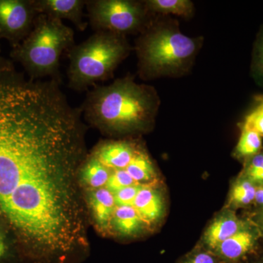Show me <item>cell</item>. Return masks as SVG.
Listing matches in <instances>:
<instances>
[{
  "label": "cell",
  "instance_id": "cell-15",
  "mask_svg": "<svg viewBox=\"0 0 263 263\" xmlns=\"http://www.w3.org/2000/svg\"><path fill=\"white\" fill-rule=\"evenodd\" d=\"M126 171L138 184H155L157 179V170L153 161L141 143Z\"/></svg>",
  "mask_w": 263,
  "mask_h": 263
},
{
  "label": "cell",
  "instance_id": "cell-3",
  "mask_svg": "<svg viewBox=\"0 0 263 263\" xmlns=\"http://www.w3.org/2000/svg\"><path fill=\"white\" fill-rule=\"evenodd\" d=\"M203 37L181 32L176 19L153 15L135 41L137 71L143 81L181 78L191 72L203 45Z\"/></svg>",
  "mask_w": 263,
  "mask_h": 263
},
{
  "label": "cell",
  "instance_id": "cell-6",
  "mask_svg": "<svg viewBox=\"0 0 263 263\" xmlns=\"http://www.w3.org/2000/svg\"><path fill=\"white\" fill-rule=\"evenodd\" d=\"M86 9L95 32L105 31L124 36L138 35L153 15L144 0H86Z\"/></svg>",
  "mask_w": 263,
  "mask_h": 263
},
{
  "label": "cell",
  "instance_id": "cell-13",
  "mask_svg": "<svg viewBox=\"0 0 263 263\" xmlns=\"http://www.w3.org/2000/svg\"><path fill=\"white\" fill-rule=\"evenodd\" d=\"M89 205L99 229L108 230L117 208L113 193L105 187L95 190L89 195Z\"/></svg>",
  "mask_w": 263,
  "mask_h": 263
},
{
  "label": "cell",
  "instance_id": "cell-18",
  "mask_svg": "<svg viewBox=\"0 0 263 263\" xmlns=\"http://www.w3.org/2000/svg\"><path fill=\"white\" fill-rule=\"evenodd\" d=\"M256 189L254 183L239 175L230 189L226 209L235 211L254 204Z\"/></svg>",
  "mask_w": 263,
  "mask_h": 263
},
{
  "label": "cell",
  "instance_id": "cell-22",
  "mask_svg": "<svg viewBox=\"0 0 263 263\" xmlns=\"http://www.w3.org/2000/svg\"><path fill=\"white\" fill-rule=\"evenodd\" d=\"M240 176L252 181L256 186L263 184V148L257 155L243 162Z\"/></svg>",
  "mask_w": 263,
  "mask_h": 263
},
{
  "label": "cell",
  "instance_id": "cell-10",
  "mask_svg": "<svg viewBox=\"0 0 263 263\" xmlns=\"http://www.w3.org/2000/svg\"><path fill=\"white\" fill-rule=\"evenodd\" d=\"M139 143L130 140L103 141L91 154L109 169H126L134 157Z\"/></svg>",
  "mask_w": 263,
  "mask_h": 263
},
{
  "label": "cell",
  "instance_id": "cell-7",
  "mask_svg": "<svg viewBox=\"0 0 263 263\" xmlns=\"http://www.w3.org/2000/svg\"><path fill=\"white\" fill-rule=\"evenodd\" d=\"M38 15L34 0H0V39L16 47L32 30Z\"/></svg>",
  "mask_w": 263,
  "mask_h": 263
},
{
  "label": "cell",
  "instance_id": "cell-12",
  "mask_svg": "<svg viewBox=\"0 0 263 263\" xmlns=\"http://www.w3.org/2000/svg\"><path fill=\"white\" fill-rule=\"evenodd\" d=\"M133 206L148 226L162 220L165 211L163 195L155 184L142 185Z\"/></svg>",
  "mask_w": 263,
  "mask_h": 263
},
{
  "label": "cell",
  "instance_id": "cell-29",
  "mask_svg": "<svg viewBox=\"0 0 263 263\" xmlns=\"http://www.w3.org/2000/svg\"><path fill=\"white\" fill-rule=\"evenodd\" d=\"M1 40V39H0ZM0 53H1V46H0ZM5 59L3 58V57H0V66L2 65V64L3 63V62L5 61Z\"/></svg>",
  "mask_w": 263,
  "mask_h": 263
},
{
  "label": "cell",
  "instance_id": "cell-20",
  "mask_svg": "<svg viewBox=\"0 0 263 263\" xmlns=\"http://www.w3.org/2000/svg\"><path fill=\"white\" fill-rule=\"evenodd\" d=\"M262 137L250 129L240 127V136L235 146L233 156L243 162L262 149Z\"/></svg>",
  "mask_w": 263,
  "mask_h": 263
},
{
  "label": "cell",
  "instance_id": "cell-24",
  "mask_svg": "<svg viewBox=\"0 0 263 263\" xmlns=\"http://www.w3.org/2000/svg\"><path fill=\"white\" fill-rule=\"evenodd\" d=\"M258 103L257 106L246 117L240 127L256 132L263 138V100L258 98Z\"/></svg>",
  "mask_w": 263,
  "mask_h": 263
},
{
  "label": "cell",
  "instance_id": "cell-5",
  "mask_svg": "<svg viewBox=\"0 0 263 263\" xmlns=\"http://www.w3.org/2000/svg\"><path fill=\"white\" fill-rule=\"evenodd\" d=\"M75 32L62 21L39 14L28 36L12 48L10 57L23 67L29 79L58 80L62 53L75 46Z\"/></svg>",
  "mask_w": 263,
  "mask_h": 263
},
{
  "label": "cell",
  "instance_id": "cell-8",
  "mask_svg": "<svg viewBox=\"0 0 263 263\" xmlns=\"http://www.w3.org/2000/svg\"><path fill=\"white\" fill-rule=\"evenodd\" d=\"M260 238V232L253 221L245 220L237 233L224 240L213 252L222 263H237L253 252Z\"/></svg>",
  "mask_w": 263,
  "mask_h": 263
},
{
  "label": "cell",
  "instance_id": "cell-23",
  "mask_svg": "<svg viewBox=\"0 0 263 263\" xmlns=\"http://www.w3.org/2000/svg\"><path fill=\"white\" fill-rule=\"evenodd\" d=\"M110 177L105 188L110 193L114 194L123 188L138 184L129 176L126 169H110Z\"/></svg>",
  "mask_w": 263,
  "mask_h": 263
},
{
  "label": "cell",
  "instance_id": "cell-9",
  "mask_svg": "<svg viewBox=\"0 0 263 263\" xmlns=\"http://www.w3.org/2000/svg\"><path fill=\"white\" fill-rule=\"evenodd\" d=\"M235 211L224 208L218 213L202 235L199 247L214 252L221 243L230 238L245 224Z\"/></svg>",
  "mask_w": 263,
  "mask_h": 263
},
{
  "label": "cell",
  "instance_id": "cell-11",
  "mask_svg": "<svg viewBox=\"0 0 263 263\" xmlns=\"http://www.w3.org/2000/svg\"><path fill=\"white\" fill-rule=\"evenodd\" d=\"M86 3V0H34L39 14L70 21L80 31H84L88 25L84 19Z\"/></svg>",
  "mask_w": 263,
  "mask_h": 263
},
{
  "label": "cell",
  "instance_id": "cell-17",
  "mask_svg": "<svg viewBox=\"0 0 263 263\" xmlns=\"http://www.w3.org/2000/svg\"><path fill=\"white\" fill-rule=\"evenodd\" d=\"M110 171L105 167L92 154L86 156L79 170V177L89 187L103 188L106 186Z\"/></svg>",
  "mask_w": 263,
  "mask_h": 263
},
{
  "label": "cell",
  "instance_id": "cell-28",
  "mask_svg": "<svg viewBox=\"0 0 263 263\" xmlns=\"http://www.w3.org/2000/svg\"><path fill=\"white\" fill-rule=\"evenodd\" d=\"M252 221L258 228L260 234L263 237V209H259L258 212L254 214Z\"/></svg>",
  "mask_w": 263,
  "mask_h": 263
},
{
  "label": "cell",
  "instance_id": "cell-26",
  "mask_svg": "<svg viewBox=\"0 0 263 263\" xmlns=\"http://www.w3.org/2000/svg\"><path fill=\"white\" fill-rule=\"evenodd\" d=\"M142 185L136 184L127 186L119 190L117 193H114V200H115L117 206L122 205H133V202Z\"/></svg>",
  "mask_w": 263,
  "mask_h": 263
},
{
  "label": "cell",
  "instance_id": "cell-31",
  "mask_svg": "<svg viewBox=\"0 0 263 263\" xmlns=\"http://www.w3.org/2000/svg\"><path fill=\"white\" fill-rule=\"evenodd\" d=\"M259 263H263V260L262 261H261L260 262H259Z\"/></svg>",
  "mask_w": 263,
  "mask_h": 263
},
{
  "label": "cell",
  "instance_id": "cell-14",
  "mask_svg": "<svg viewBox=\"0 0 263 263\" xmlns=\"http://www.w3.org/2000/svg\"><path fill=\"white\" fill-rule=\"evenodd\" d=\"M147 226L133 205H122L116 208L110 228L121 236L129 237L140 234Z\"/></svg>",
  "mask_w": 263,
  "mask_h": 263
},
{
  "label": "cell",
  "instance_id": "cell-19",
  "mask_svg": "<svg viewBox=\"0 0 263 263\" xmlns=\"http://www.w3.org/2000/svg\"><path fill=\"white\" fill-rule=\"evenodd\" d=\"M0 263H24L18 240L0 217Z\"/></svg>",
  "mask_w": 263,
  "mask_h": 263
},
{
  "label": "cell",
  "instance_id": "cell-27",
  "mask_svg": "<svg viewBox=\"0 0 263 263\" xmlns=\"http://www.w3.org/2000/svg\"><path fill=\"white\" fill-rule=\"evenodd\" d=\"M254 204L257 205L259 209H263V184L257 186Z\"/></svg>",
  "mask_w": 263,
  "mask_h": 263
},
{
  "label": "cell",
  "instance_id": "cell-30",
  "mask_svg": "<svg viewBox=\"0 0 263 263\" xmlns=\"http://www.w3.org/2000/svg\"><path fill=\"white\" fill-rule=\"evenodd\" d=\"M259 98H261L262 99V100H263V96H260V97H259Z\"/></svg>",
  "mask_w": 263,
  "mask_h": 263
},
{
  "label": "cell",
  "instance_id": "cell-21",
  "mask_svg": "<svg viewBox=\"0 0 263 263\" xmlns=\"http://www.w3.org/2000/svg\"><path fill=\"white\" fill-rule=\"evenodd\" d=\"M251 75L256 84L263 88V24L254 43L251 61Z\"/></svg>",
  "mask_w": 263,
  "mask_h": 263
},
{
  "label": "cell",
  "instance_id": "cell-25",
  "mask_svg": "<svg viewBox=\"0 0 263 263\" xmlns=\"http://www.w3.org/2000/svg\"><path fill=\"white\" fill-rule=\"evenodd\" d=\"M177 263H222L214 252L197 246Z\"/></svg>",
  "mask_w": 263,
  "mask_h": 263
},
{
  "label": "cell",
  "instance_id": "cell-4",
  "mask_svg": "<svg viewBox=\"0 0 263 263\" xmlns=\"http://www.w3.org/2000/svg\"><path fill=\"white\" fill-rule=\"evenodd\" d=\"M133 51L127 36L95 32L68 51V86L84 91L113 77L114 71Z\"/></svg>",
  "mask_w": 263,
  "mask_h": 263
},
{
  "label": "cell",
  "instance_id": "cell-16",
  "mask_svg": "<svg viewBox=\"0 0 263 263\" xmlns=\"http://www.w3.org/2000/svg\"><path fill=\"white\" fill-rule=\"evenodd\" d=\"M144 3L152 15L190 19L195 14V4L190 0H144Z\"/></svg>",
  "mask_w": 263,
  "mask_h": 263
},
{
  "label": "cell",
  "instance_id": "cell-2",
  "mask_svg": "<svg viewBox=\"0 0 263 263\" xmlns=\"http://www.w3.org/2000/svg\"><path fill=\"white\" fill-rule=\"evenodd\" d=\"M160 104L154 86L138 84L127 75L108 85L95 86L81 109L92 127L110 135H132L153 128Z\"/></svg>",
  "mask_w": 263,
  "mask_h": 263
},
{
  "label": "cell",
  "instance_id": "cell-1",
  "mask_svg": "<svg viewBox=\"0 0 263 263\" xmlns=\"http://www.w3.org/2000/svg\"><path fill=\"white\" fill-rule=\"evenodd\" d=\"M81 110L57 80L0 67V217L25 263H73L87 250L77 183L86 156Z\"/></svg>",
  "mask_w": 263,
  "mask_h": 263
}]
</instances>
